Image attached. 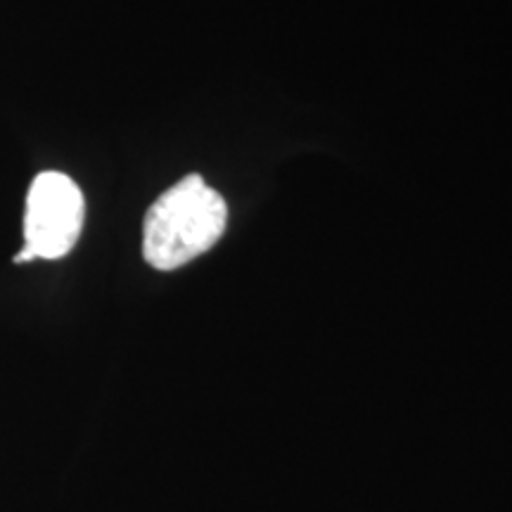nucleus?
I'll return each mask as SVG.
<instances>
[{
	"label": "nucleus",
	"instance_id": "f257e3e1",
	"mask_svg": "<svg viewBox=\"0 0 512 512\" xmlns=\"http://www.w3.org/2000/svg\"><path fill=\"white\" fill-rule=\"evenodd\" d=\"M228 223L226 200L200 174L185 176L147 209L143 256L157 271H176L209 252Z\"/></svg>",
	"mask_w": 512,
	"mask_h": 512
},
{
	"label": "nucleus",
	"instance_id": "f03ea898",
	"mask_svg": "<svg viewBox=\"0 0 512 512\" xmlns=\"http://www.w3.org/2000/svg\"><path fill=\"white\" fill-rule=\"evenodd\" d=\"M86 202L83 192L67 174L43 171L31 183L24 214V249L15 264L34 259H62L81 238Z\"/></svg>",
	"mask_w": 512,
	"mask_h": 512
}]
</instances>
